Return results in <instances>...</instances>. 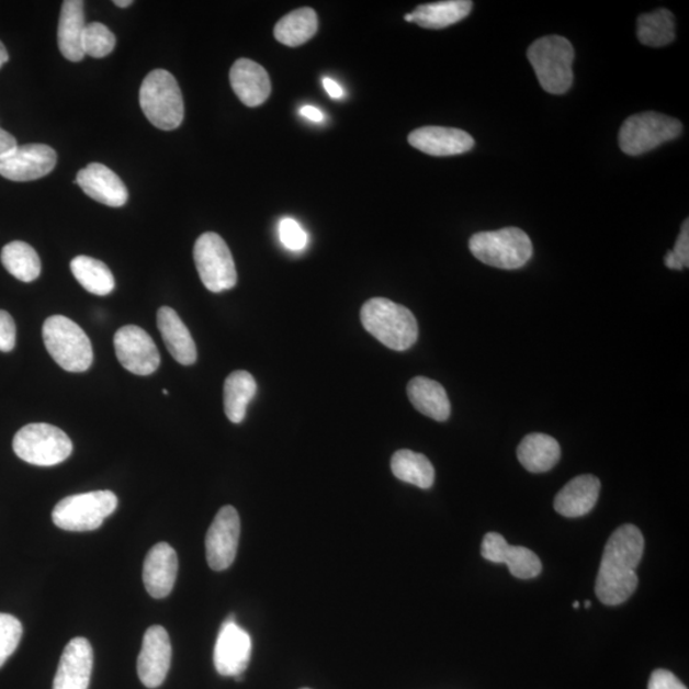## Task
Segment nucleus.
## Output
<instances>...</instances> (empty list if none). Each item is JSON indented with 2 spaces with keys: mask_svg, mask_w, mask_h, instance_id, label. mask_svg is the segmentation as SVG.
<instances>
[{
  "mask_svg": "<svg viewBox=\"0 0 689 689\" xmlns=\"http://www.w3.org/2000/svg\"><path fill=\"white\" fill-rule=\"evenodd\" d=\"M93 201L109 207H122L127 203V187L112 169L103 163L92 162L77 174L76 182Z\"/></svg>",
  "mask_w": 689,
  "mask_h": 689,
  "instance_id": "nucleus-18",
  "label": "nucleus"
},
{
  "mask_svg": "<svg viewBox=\"0 0 689 689\" xmlns=\"http://www.w3.org/2000/svg\"><path fill=\"white\" fill-rule=\"evenodd\" d=\"M13 451L31 465L56 466L72 455L74 444L61 429L34 422L14 436Z\"/></svg>",
  "mask_w": 689,
  "mask_h": 689,
  "instance_id": "nucleus-8",
  "label": "nucleus"
},
{
  "mask_svg": "<svg viewBox=\"0 0 689 689\" xmlns=\"http://www.w3.org/2000/svg\"><path fill=\"white\" fill-rule=\"evenodd\" d=\"M472 10L470 0H444L415 8L411 18L422 29L441 30L466 19Z\"/></svg>",
  "mask_w": 689,
  "mask_h": 689,
  "instance_id": "nucleus-27",
  "label": "nucleus"
},
{
  "mask_svg": "<svg viewBox=\"0 0 689 689\" xmlns=\"http://www.w3.org/2000/svg\"><path fill=\"white\" fill-rule=\"evenodd\" d=\"M8 59H10V57H8V52L5 49V46L3 45L2 42H0V68H2L5 65Z\"/></svg>",
  "mask_w": 689,
  "mask_h": 689,
  "instance_id": "nucleus-43",
  "label": "nucleus"
},
{
  "mask_svg": "<svg viewBox=\"0 0 689 689\" xmlns=\"http://www.w3.org/2000/svg\"><path fill=\"white\" fill-rule=\"evenodd\" d=\"M584 606L586 609H589L591 607V601L586 600Z\"/></svg>",
  "mask_w": 689,
  "mask_h": 689,
  "instance_id": "nucleus-46",
  "label": "nucleus"
},
{
  "mask_svg": "<svg viewBox=\"0 0 689 689\" xmlns=\"http://www.w3.org/2000/svg\"><path fill=\"white\" fill-rule=\"evenodd\" d=\"M405 21L413 22L411 13L405 15Z\"/></svg>",
  "mask_w": 689,
  "mask_h": 689,
  "instance_id": "nucleus-45",
  "label": "nucleus"
},
{
  "mask_svg": "<svg viewBox=\"0 0 689 689\" xmlns=\"http://www.w3.org/2000/svg\"><path fill=\"white\" fill-rule=\"evenodd\" d=\"M117 507V497L111 490H95L63 498L54 507V524L67 531H93L103 524Z\"/></svg>",
  "mask_w": 689,
  "mask_h": 689,
  "instance_id": "nucleus-7",
  "label": "nucleus"
},
{
  "mask_svg": "<svg viewBox=\"0 0 689 689\" xmlns=\"http://www.w3.org/2000/svg\"><path fill=\"white\" fill-rule=\"evenodd\" d=\"M116 358L128 372L150 375L159 370L160 352L151 336L143 328L128 325L114 336Z\"/></svg>",
  "mask_w": 689,
  "mask_h": 689,
  "instance_id": "nucleus-11",
  "label": "nucleus"
},
{
  "mask_svg": "<svg viewBox=\"0 0 689 689\" xmlns=\"http://www.w3.org/2000/svg\"><path fill=\"white\" fill-rule=\"evenodd\" d=\"M139 104L147 120L161 131H174L184 120V101L176 77L155 69L140 86Z\"/></svg>",
  "mask_w": 689,
  "mask_h": 689,
  "instance_id": "nucleus-4",
  "label": "nucleus"
},
{
  "mask_svg": "<svg viewBox=\"0 0 689 689\" xmlns=\"http://www.w3.org/2000/svg\"><path fill=\"white\" fill-rule=\"evenodd\" d=\"M391 470L398 481L415 485L420 489L432 488L436 479V472L430 462L421 453L410 450L395 452L391 460Z\"/></svg>",
  "mask_w": 689,
  "mask_h": 689,
  "instance_id": "nucleus-30",
  "label": "nucleus"
},
{
  "mask_svg": "<svg viewBox=\"0 0 689 689\" xmlns=\"http://www.w3.org/2000/svg\"><path fill=\"white\" fill-rule=\"evenodd\" d=\"M15 347V324L5 310H0V351L10 352Z\"/></svg>",
  "mask_w": 689,
  "mask_h": 689,
  "instance_id": "nucleus-37",
  "label": "nucleus"
},
{
  "mask_svg": "<svg viewBox=\"0 0 689 689\" xmlns=\"http://www.w3.org/2000/svg\"><path fill=\"white\" fill-rule=\"evenodd\" d=\"M673 256L677 258V261L687 269L689 266V222L686 221L680 230L679 237L676 242L675 249L671 250Z\"/></svg>",
  "mask_w": 689,
  "mask_h": 689,
  "instance_id": "nucleus-39",
  "label": "nucleus"
},
{
  "mask_svg": "<svg viewBox=\"0 0 689 689\" xmlns=\"http://www.w3.org/2000/svg\"><path fill=\"white\" fill-rule=\"evenodd\" d=\"M115 35L103 23L92 22L86 25L82 48L84 56L105 58L115 48Z\"/></svg>",
  "mask_w": 689,
  "mask_h": 689,
  "instance_id": "nucleus-34",
  "label": "nucleus"
},
{
  "mask_svg": "<svg viewBox=\"0 0 689 689\" xmlns=\"http://www.w3.org/2000/svg\"><path fill=\"white\" fill-rule=\"evenodd\" d=\"M230 84L235 95L248 108L262 105L271 95L272 86L268 70L247 58L234 63Z\"/></svg>",
  "mask_w": 689,
  "mask_h": 689,
  "instance_id": "nucleus-20",
  "label": "nucleus"
},
{
  "mask_svg": "<svg viewBox=\"0 0 689 689\" xmlns=\"http://www.w3.org/2000/svg\"><path fill=\"white\" fill-rule=\"evenodd\" d=\"M74 276L89 293L99 296L111 294L115 287V280L104 262L88 256H78L70 262Z\"/></svg>",
  "mask_w": 689,
  "mask_h": 689,
  "instance_id": "nucleus-32",
  "label": "nucleus"
},
{
  "mask_svg": "<svg viewBox=\"0 0 689 689\" xmlns=\"http://www.w3.org/2000/svg\"><path fill=\"white\" fill-rule=\"evenodd\" d=\"M540 86L553 95H563L574 82L575 49L567 38L552 35L539 38L528 50Z\"/></svg>",
  "mask_w": 689,
  "mask_h": 689,
  "instance_id": "nucleus-3",
  "label": "nucleus"
},
{
  "mask_svg": "<svg viewBox=\"0 0 689 689\" xmlns=\"http://www.w3.org/2000/svg\"><path fill=\"white\" fill-rule=\"evenodd\" d=\"M302 689H309V688H302Z\"/></svg>",
  "mask_w": 689,
  "mask_h": 689,
  "instance_id": "nucleus-48",
  "label": "nucleus"
},
{
  "mask_svg": "<svg viewBox=\"0 0 689 689\" xmlns=\"http://www.w3.org/2000/svg\"><path fill=\"white\" fill-rule=\"evenodd\" d=\"M18 146V140H15L11 133L0 128V158L10 154Z\"/></svg>",
  "mask_w": 689,
  "mask_h": 689,
  "instance_id": "nucleus-40",
  "label": "nucleus"
},
{
  "mask_svg": "<svg viewBox=\"0 0 689 689\" xmlns=\"http://www.w3.org/2000/svg\"><path fill=\"white\" fill-rule=\"evenodd\" d=\"M301 114L312 122H324L325 115L315 106H303Z\"/></svg>",
  "mask_w": 689,
  "mask_h": 689,
  "instance_id": "nucleus-42",
  "label": "nucleus"
},
{
  "mask_svg": "<svg viewBox=\"0 0 689 689\" xmlns=\"http://www.w3.org/2000/svg\"><path fill=\"white\" fill-rule=\"evenodd\" d=\"M86 29L84 3L82 0H66L63 2L58 45L63 57L69 61H81L84 58L82 38Z\"/></svg>",
  "mask_w": 689,
  "mask_h": 689,
  "instance_id": "nucleus-24",
  "label": "nucleus"
},
{
  "mask_svg": "<svg viewBox=\"0 0 689 689\" xmlns=\"http://www.w3.org/2000/svg\"><path fill=\"white\" fill-rule=\"evenodd\" d=\"M257 393V382L253 375L246 371L229 374L224 385V409L226 417L239 425L246 418L247 407Z\"/></svg>",
  "mask_w": 689,
  "mask_h": 689,
  "instance_id": "nucleus-28",
  "label": "nucleus"
},
{
  "mask_svg": "<svg viewBox=\"0 0 689 689\" xmlns=\"http://www.w3.org/2000/svg\"><path fill=\"white\" fill-rule=\"evenodd\" d=\"M171 663V644L166 629L153 625L145 633L143 648L137 660L140 682L147 688H158L166 680Z\"/></svg>",
  "mask_w": 689,
  "mask_h": 689,
  "instance_id": "nucleus-15",
  "label": "nucleus"
},
{
  "mask_svg": "<svg viewBox=\"0 0 689 689\" xmlns=\"http://www.w3.org/2000/svg\"><path fill=\"white\" fill-rule=\"evenodd\" d=\"M279 233L283 246L289 250H293V252H297V250H302L307 246V233L293 218L281 221Z\"/></svg>",
  "mask_w": 689,
  "mask_h": 689,
  "instance_id": "nucleus-36",
  "label": "nucleus"
},
{
  "mask_svg": "<svg viewBox=\"0 0 689 689\" xmlns=\"http://www.w3.org/2000/svg\"><path fill=\"white\" fill-rule=\"evenodd\" d=\"M644 550V535L634 524H623L609 538L595 584V592L602 605H623L636 591V568Z\"/></svg>",
  "mask_w": 689,
  "mask_h": 689,
  "instance_id": "nucleus-1",
  "label": "nucleus"
},
{
  "mask_svg": "<svg viewBox=\"0 0 689 689\" xmlns=\"http://www.w3.org/2000/svg\"><path fill=\"white\" fill-rule=\"evenodd\" d=\"M195 268L210 292L223 293L237 285L238 273L228 245L216 233H205L193 249Z\"/></svg>",
  "mask_w": 689,
  "mask_h": 689,
  "instance_id": "nucleus-9",
  "label": "nucleus"
},
{
  "mask_svg": "<svg viewBox=\"0 0 689 689\" xmlns=\"http://www.w3.org/2000/svg\"><path fill=\"white\" fill-rule=\"evenodd\" d=\"M324 88L327 91L328 95H330L332 99H341L343 97V90L341 86L335 80H331V78H325Z\"/></svg>",
  "mask_w": 689,
  "mask_h": 689,
  "instance_id": "nucleus-41",
  "label": "nucleus"
},
{
  "mask_svg": "<svg viewBox=\"0 0 689 689\" xmlns=\"http://www.w3.org/2000/svg\"><path fill=\"white\" fill-rule=\"evenodd\" d=\"M682 129V123L668 115L654 112L632 115L620 131L621 150L630 156L652 151L679 137Z\"/></svg>",
  "mask_w": 689,
  "mask_h": 689,
  "instance_id": "nucleus-10",
  "label": "nucleus"
},
{
  "mask_svg": "<svg viewBox=\"0 0 689 689\" xmlns=\"http://www.w3.org/2000/svg\"><path fill=\"white\" fill-rule=\"evenodd\" d=\"M46 350L63 370L82 373L93 362V350L89 336L80 326L65 316H52L43 326Z\"/></svg>",
  "mask_w": 689,
  "mask_h": 689,
  "instance_id": "nucleus-6",
  "label": "nucleus"
},
{
  "mask_svg": "<svg viewBox=\"0 0 689 689\" xmlns=\"http://www.w3.org/2000/svg\"><path fill=\"white\" fill-rule=\"evenodd\" d=\"M483 558L505 563L516 578L530 579L542 574V561L524 546L510 545L498 532H488L482 543Z\"/></svg>",
  "mask_w": 689,
  "mask_h": 689,
  "instance_id": "nucleus-16",
  "label": "nucleus"
},
{
  "mask_svg": "<svg viewBox=\"0 0 689 689\" xmlns=\"http://www.w3.org/2000/svg\"><path fill=\"white\" fill-rule=\"evenodd\" d=\"M409 144L430 156H455L473 150L475 140L467 132L448 127H421L409 135Z\"/></svg>",
  "mask_w": 689,
  "mask_h": 689,
  "instance_id": "nucleus-19",
  "label": "nucleus"
},
{
  "mask_svg": "<svg viewBox=\"0 0 689 689\" xmlns=\"http://www.w3.org/2000/svg\"><path fill=\"white\" fill-rule=\"evenodd\" d=\"M601 484L597 476L579 475L562 488L554 499V508L567 519H577L591 512L597 505Z\"/></svg>",
  "mask_w": 689,
  "mask_h": 689,
  "instance_id": "nucleus-22",
  "label": "nucleus"
},
{
  "mask_svg": "<svg viewBox=\"0 0 689 689\" xmlns=\"http://www.w3.org/2000/svg\"><path fill=\"white\" fill-rule=\"evenodd\" d=\"M468 248L476 260L500 270L523 268L534 252L529 235L519 228L476 233Z\"/></svg>",
  "mask_w": 689,
  "mask_h": 689,
  "instance_id": "nucleus-5",
  "label": "nucleus"
},
{
  "mask_svg": "<svg viewBox=\"0 0 689 689\" xmlns=\"http://www.w3.org/2000/svg\"><path fill=\"white\" fill-rule=\"evenodd\" d=\"M0 258H2L4 269L22 283H33L41 276V257L25 241H11L3 248Z\"/></svg>",
  "mask_w": 689,
  "mask_h": 689,
  "instance_id": "nucleus-31",
  "label": "nucleus"
},
{
  "mask_svg": "<svg viewBox=\"0 0 689 689\" xmlns=\"http://www.w3.org/2000/svg\"><path fill=\"white\" fill-rule=\"evenodd\" d=\"M637 37L641 44L652 46V48L669 45L676 38L675 15L664 8L640 15Z\"/></svg>",
  "mask_w": 689,
  "mask_h": 689,
  "instance_id": "nucleus-33",
  "label": "nucleus"
},
{
  "mask_svg": "<svg viewBox=\"0 0 689 689\" xmlns=\"http://www.w3.org/2000/svg\"><path fill=\"white\" fill-rule=\"evenodd\" d=\"M178 576V555L168 543L156 544L146 555L144 584L155 599L167 598L174 589Z\"/></svg>",
  "mask_w": 689,
  "mask_h": 689,
  "instance_id": "nucleus-21",
  "label": "nucleus"
},
{
  "mask_svg": "<svg viewBox=\"0 0 689 689\" xmlns=\"http://www.w3.org/2000/svg\"><path fill=\"white\" fill-rule=\"evenodd\" d=\"M318 30V18L312 8H300L278 22L273 35L289 48H296L310 41Z\"/></svg>",
  "mask_w": 689,
  "mask_h": 689,
  "instance_id": "nucleus-29",
  "label": "nucleus"
},
{
  "mask_svg": "<svg viewBox=\"0 0 689 689\" xmlns=\"http://www.w3.org/2000/svg\"><path fill=\"white\" fill-rule=\"evenodd\" d=\"M93 667L90 642L77 637L63 652L53 689H89Z\"/></svg>",
  "mask_w": 689,
  "mask_h": 689,
  "instance_id": "nucleus-17",
  "label": "nucleus"
},
{
  "mask_svg": "<svg viewBox=\"0 0 689 689\" xmlns=\"http://www.w3.org/2000/svg\"><path fill=\"white\" fill-rule=\"evenodd\" d=\"M22 633V624L18 618L0 613V668L19 647Z\"/></svg>",
  "mask_w": 689,
  "mask_h": 689,
  "instance_id": "nucleus-35",
  "label": "nucleus"
},
{
  "mask_svg": "<svg viewBox=\"0 0 689 689\" xmlns=\"http://www.w3.org/2000/svg\"><path fill=\"white\" fill-rule=\"evenodd\" d=\"M114 4L120 8H128L133 2L132 0H115Z\"/></svg>",
  "mask_w": 689,
  "mask_h": 689,
  "instance_id": "nucleus-44",
  "label": "nucleus"
},
{
  "mask_svg": "<svg viewBox=\"0 0 689 689\" xmlns=\"http://www.w3.org/2000/svg\"><path fill=\"white\" fill-rule=\"evenodd\" d=\"M57 161V153L50 146H18L0 158V176L12 182H33L48 176L56 168Z\"/></svg>",
  "mask_w": 689,
  "mask_h": 689,
  "instance_id": "nucleus-13",
  "label": "nucleus"
},
{
  "mask_svg": "<svg viewBox=\"0 0 689 689\" xmlns=\"http://www.w3.org/2000/svg\"><path fill=\"white\" fill-rule=\"evenodd\" d=\"M240 538V519L233 506L217 512L206 536V557L211 568L221 573L228 569L237 557Z\"/></svg>",
  "mask_w": 689,
  "mask_h": 689,
  "instance_id": "nucleus-14",
  "label": "nucleus"
},
{
  "mask_svg": "<svg viewBox=\"0 0 689 689\" xmlns=\"http://www.w3.org/2000/svg\"><path fill=\"white\" fill-rule=\"evenodd\" d=\"M407 396L415 409L426 417L437 421L450 418L451 403L441 383L427 377H415L407 385Z\"/></svg>",
  "mask_w": 689,
  "mask_h": 689,
  "instance_id": "nucleus-25",
  "label": "nucleus"
},
{
  "mask_svg": "<svg viewBox=\"0 0 689 689\" xmlns=\"http://www.w3.org/2000/svg\"><path fill=\"white\" fill-rule=\"evenodd\" d=\"M252 656V639L237 623L231 614L224 621L218 632L214 664L218 675L240 680Z\"/></svg>",
  "mask_w": 689,
  "mask_h": 689,
  "instance_id": "nucleus-12",
  "label": "nucleus"
},
{
  "mask_svg": "<svg viewBox=\"0 0 689 689\" xmlns=\"http://www.w3.org/2000/svg\"><path fill=\"white\" fill-rule=\"evenodd\" d=\"M574 608H575V609L579 608V602H578V601H575V602H574Z\"/></svg>",
  "mask_w": 689,
  "mask_h": 689,
  "instance_id": "nucleus-47",
  "label": "nucleus"
},
{
  "mask_svg": "<svg viewBox=\"0 0 689 689\" xmlns=\"http://www.w3.org/2000/svg\"><path fill=\"white\" fill-rule=\"evenodd\" d=\"M647 689H688L671 671L657 669L650 677Z\"/></svg>",
  "mask_w": 689,
  "mask_h": 689,
  "instance_id": "nucleus-38",
  "label": "nucleus"
},
{
  "mask_svg": "<svg viewBox=\"0 0 689 689\" xmlns=\"http://www.w3.org/2000/svg\"><path fill=\"white\" fill-rule=\"evenodd\" d=\"M158 327L163 342L172 358L179 364L192 365L197 360V348L190 330L180 319L178 313L170 307L158 312Z\"/></svg>",
  "mask_w": 689,
  "mask_h": 689,
  "instance_id": "nucleus-23",
  "label": "nucleus"
},
{
  "mask_svg": "<svg viewBox=\"0 0 689 689\" xmlns=\"http://www.w3.org/2000/svg\"><path fill=\"white\" fill-rule=\"evenodd\" d=\"M360 319L365 330L391 350L405 351L418 341V320L411 310L386 297L365 302Z\"/></svg>",
  "mask_w": 689,
  "mask_h": 689,
  "instance_id": "nucleus-2",
  "label": "nucleus"
},
{
  "mask_svg": "<svg viewBox=\"0 0 689 689\" xmlns=\"http://www.w3.org/2000/svg\"><path fill=\"white\" fill-rule=\"evenodd\" d=\"M517 458L530 473L550 472L561 459L560 443L553 437L543 433H531L523 438Z\"/></svg>",
  "mask_w": 689,
  "mask_h": 689,
  "instance_id": "nucleus-26",
  "label": "nucleus"
}]
</instances>
